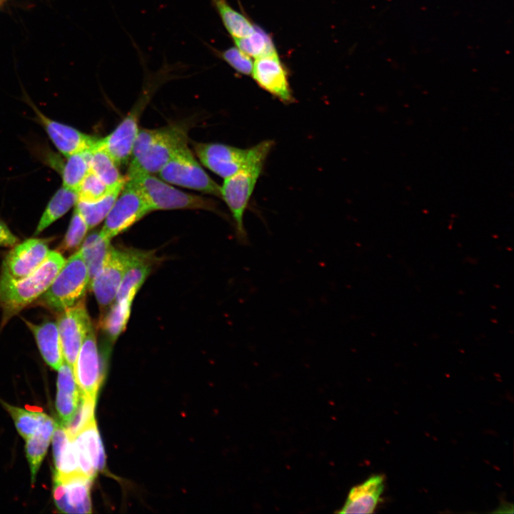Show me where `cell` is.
Wrapping results in <instances>:
<instances>
[{"instance_id":"cell-31","label":"cell","mask_w":514,"mask_h":514,"mask_svg":"<svg viewBox=\"0 0 514 514\" xmlns=\"http://www.w3.org/2000/svg\"><path fill=\"white\" fill-rule=\"evenodd\" d=\"M233 39L238 49L255 59L276 51L271 36L257 26L249 36Z\"/></svg>"},{"instance_id":"cell-13","label":"cell","mask_w":514,"mask_h":514,"mask_svg":"<svg viewBox=\"0 0 514 514\" xmlns=\"http://www.w3.org/2000/svg\"><path fill=\"white\" fill-rule=\"evenodd\" d=\"M130 250L112 246L100 271L91 282V289L101 308H106L115 300L119 287L126 271Z\"/></svg>"},{"instance_id":"cell-33","label":"cell","mask_w":514,"mask_h":514,"mask_svg":"<svg viewBox=\"0 0 514 514\" xmlns=\"http://www.w3.org/2000/svg\"><path fill=\"white\" fill-rule=\"evenodd\" d=\"M96 401V398L81 392L80 401L76 412L69 422L64 425L71 438H74L78 433L95 420L94 408Z\"/></svg>"},{"instance_id":"cell-35","label":"cell","mask_w":514,"mask_h":514,"mask_svg":"<svg viewBox=\"0 0 514 514\" xmlns=\"http://www.w3.org/2000/svg\"><path fill=\"white\" fill-rule=\"evenodd\" d=\"M111 190L95 173L90 171L76 191L78 201H96L106 196Z\"/></svg>"},{"instance_id":"cell-25","label":"cell","mask_w":514,"mask_h":514,"mask_svg":"<svg viewBox=\"0 0 514 514\" xmlns=\"http://www.w3.org/2000/svg\"><path fill=\"white\" fill-rule=\"evenodd\" d=\"M77 192L62 186L52 196L41 216L34 235H38L76 205Z\"/></svg>"},{"instance_id":"cell-11","label":"cell","mask_w":514,"mask_h":514,"mask_svg":"<svg viewBox=\"0 0 514 514\" xmlns=\"http://www.w3.org/2000/svg\"><path fill=\"white\" fill-rule=\"evenodd\" d=\"M49 242V239L32 238L15 245L6 256L1 273L13 279L29 276L47 257Z\"/></svg>"},{"instance_id":"cell-19","label":"cell","mask_w":514,"mask_h":514,"mask_svg":"<svg viewBox=\"0 0 514 514\" xmlns=\"http://www.w3.org/2000/svg\"><path fill=\"white\" fill-rule=\"evenodd\" d=\"M382 475H373L349 491L343 506L338 513H371L376 508L384 485Z\"/></svg>"},{"instance_id":"cell-15","label":"cell","mask_w":514,"mask_h":514,"mask_svg":"<svg viewBox=\"0 0 514 514\" xmlns=\"http://www.w3.org/2000/svg\"><path fill=\"white\" fill-rule=\"evenodd\" d=\"M143 106L138 104L118 126L108 136L99 139V144L114 159L118 166L131 158L138 133V120Z\"/></svg>"},{"instance_id":"cell-24","label":"cell","mask_w":514,"mask_h":514,"mask_svg":"<svg viewBox=\"0 0 514 514\" xmlns=\"http://www.w3.org/2000/svg\"><path fill=\"white\" fill-rule=\"evenodd\" d=\"M111 240L103 236L101 231L89 235L80 248L87 267L89 286L104 266L112 248Z\"/></svg>"},{"instance_id":"cell-30","label":"cell","mask_w":514,"mask_h":514,"mask_svg":"<svg viewBox=\"0 0 514 514\" xmlns=\"http://www.w3.org/2000/svg\"><path fill=\"white\" fill-rule=\"evenodd\" d=\"M66 158L61 169L63 186L76 191L90 171L91 150L74 153Z\"/></svg>"},{"instance_id":"cell-8","label":"cell","mask_w":514,"mask_h":514,"mask_svg":"<svg viewBox=\"0 0 514 514\" xmlns=\"http://www.w3.org/2000/svg\"><path fill=\"white\" fill-rule=\"evenodd\" d=\"M59 313L56 324L64 360L74 367L81 346L92 328L85 298Z\"/></svg>"},{"instance_id":"cell-28","label":"cell","mask_w":514,"mask_h":514,"mask_svg":"<svg viewBox=\"0 0 514 514\" xmlns=\"http://www.w3.org/2000/svg\"><path fill=\"white\" fill-rule=\"evenodd\" d=\"M125 183L126 181L116 186L98 201L92 202L77 201L76 209L84 219L89 229L95 227L105 219Z\"/></svg>"},{"instance_id":"cell-4","label":"cell","mask_w":514,"mask_h":514,"mask_svg":"<svg viewBox=\"0 0 514 514\" xmlns=\"http://www.w3.org/2000/svg\"><path fill=\"white\" fill-rule=\"evenodd\" d=\"M89 275L81 250L74 253L59 270L49 288L36 301L60 313L84 297Z\"/></svg>"},{"instance_id":"cell-17","label":"cell","mask_w":514,"mask_h":514,"mask_svg":"<svg viewBox=\"0 0 514 514\" xmlns=\"http://www.w3.org/2000/svg\"><path fill=\"white\" fill-rule=\"evenodd\" d=\"M79 465L82 475L91 478L104 468L105 453L94 420L74 438Z\"/></svg>"},{"instance_id":"cell-5","label":"cell","mask_w":514,"mask_h":514,"mask_svg":"<svg viewBox=\"0 0 514 514\" xmlns=\"http://www.w3.org/2000/svg\"><path fill=\"white\" fill-rule=\"evenodd\" d=\"M126 181L136 188L151 211L171 209H203L218 212L209 198L178 190L150 173L126 175Z\"/></svg>"},{"instance_id":"cell-12","label":"cell","mask_w":514,"mask_h":514,"mask_svg":"<svg viewBox=\"0 0 514 514\" xmlns=\"http://www.w3.org/2000/svg\"><path fill=\"white\" fill-rule=\"evenodd\" d=\"M193 148L201 163L223 178L238 171L246 163L249 152V148L219 143H197Z\"/></svg>"},{"instance_id":"cell-22","label":"cell","mask_w":514,"mask_h":514,"mask_svg":"<svg viewBox=\"0 0 514 514\" xmlns=\"http://www.w3.org/2000/svg\"><path fill=\"white\" fill-rule=\"evenodd\" d=\"M152 258L153 256L148 252L130 250L128 265L119 287L116 301L130 295L136 296L151 271Z\"/></svg>"},{"instance_id":"cell-6","label":"cell","mask_w":514,"mask_h":514,"mask_svg":"<svg viewBox=\"0 0 514 514\" xmlns=\"http://www.w3.org/2000/svg\"><path fill=\"white\" fill-rule=\"evenodd\" d=\"M158 173L171 184L221 198V186L203 170L188 145L177 151Z\"/></svg>"},{"instance_id":"cell-29","label":"cell","mask_w":514,"mask_h":514,"mask_svg":"<svg viewBox=\"0 0 514 514\" xmlns=\"http://www.w3.org/2000/svg\"><path fill=\"white\" fill-rule=\"evenodd\" d=\"M134 297L135 296L130 295L122 300L115 301L106 316L103 318L102 328L111 341H115L125 330Z\"/></svg>"},{"instance_id":"cell-1","label":"cell","mask_w":514,"mask_h":514,"mask_svg":"<svg viewBox=\"0 0 514 514\" xmlns=\"http://www.w3.org/2000/svg\"><path fill=\"white\" fill-rule=\"evenodd\" d=\"M273 144V141L266 140L249 148L244 166L236 173L224 178L221 187V198L231 213L237 240L243 245L248 243V234L243 225L244 213Z\"/></svg>"},{"instance_id":"cell-16","label":"cell","mask_w":514,"mask_h":514,"mask_svg":"<svg viewBox=\"0 0 514 514\" xmlns=\"http://www.w3.org/2000/svg\"><path fill=\"white\" fill-rule=\"evenodd\" d=\"M33 110L54 146L66 157L91 150L99 140L71 126L49 119L35 106H33Z\"/></svg>"},{"instance_id":"cell-21","label":"cell","mask_w":514,"mask_h":514,"mask_svg":"<svg viewBox=\"0 0 514 514\" xmlns=\"http://www.w3.org/2000/svg\"><path fill=\"white\" fill-rule=\"evenodd\" d=\"M25 322L33 333L45 362L58 370L64 360L57 324L51 321H44L38 325Z\"/></svg>"},{"instance_id":"cell-34","label":"cell","mask_w":514,"mask_h":514,"mask_svg":"<svg viewBox=\"0 0 514 514\" xmlns=\"http://www.w3.org/2000/svg\"><path fill=\"white\" fill-rule=\"evenodd\" d=\"M89 227L81 215L75 208L65 236L58 247L60 253L77 248L84 239Z\"/></svg>"},{"instance_id":"cell-18","label":"cell","mask_w":514,"mask_h":514,"mask_svg":"<svg viewBox=\"0 0 514 514\" xmlns=\"http://www.w3.org/2000/svg\"><path fill=\"white\" fill-rule=\"evenodd\" d=\"M58 371L56 407L61 424L65 425L77 409L81 390L76 383L73 366L64 361Z\"/></svg>"},{"instance_id":"cell-26","label":"cell","mask_w":514,"mask_h":514,"mask_svg":"<svg viewBox=\"0 0 514 514\" xmlns=\"http://www.w3.org/2000/svg\"><path fill=\"white\" fill-rule=\"evenodd\" d=\"M90 171L95 173L110 189L126 181L111 156L99 144V140L91 150Z\"/></svg>"},{"instance_id":"cell-3","label":"cell","mask_w":514,"mask_h":514,"mask_svg":"<svg viewBox=\"0 0 514 514\" xmlns=\"http://www.w3.org/2000/svg\"><path fill=\"white\" fill-rule=\"evenodd\" d=\"M65 261L61 253L49 251L43 263L24 278L13 279L0 274L2 325L44 293Z\"/></svg>"},{"instance_id":"cell-2","label":"cell","mask_w":514,"mask_h":514,"mask_svg":"<svg viewBox=\"0 0 514 514\" xmlns=\"http://www.w3.org/2000/svg\"><path fill=\"white\" fill-rule=\"evenodd\" d=\"M186 126L172 124L161 128L139 129L127 175L158 173L183 146L188 145Z\"/></svg>"},{"instance_id":"cell-36","label":"cell","mask_w":514,"mask_h":514,"mask_svg":"<svg viewBox=\"0 0 514 514\" xmlns=\"http://www.w3.org/2000/svg\"><path fill=\"white\" fill-rule=\"evenodd\" d=\"M220 56L235 71L243 75L252 73L253 61L236 46L228 48L220 53Z\"/></svg>"},{"instance_id":"cell-37","label":"cell","mask_w":514,"mask_h":514,"mask_svg":"<svg viewBox=\"0 0 514 514\" xmlns=\"http://www.w3.org/2000/svg\"><path fill=\"white\" fill-rule=\"evenodd\" d=\"M19 242V238L11 231L8 226L0 220V246L13 247Z\"/></svg>"},{"instance_id":"cell-23","label":"cell","mask_w":514,"mask_h":514,"mask_svg":"<svg viewBox=\"0 0 514 514\" xmlns=\"http://www.w3.org/2000/svg\"><path fill=\"white\" fill-rule=\"evenodd\" d=\"M56 425L54 420L47 415L38 430L26 440L25 450L32 483L35 481L39 468L46 453Z\"/></svg>"},{"instance_id":"cell-14","label":"cell","mask_w":514,"mask_h":514,"mask_svg":"<svg viewBox=\"0 0 514 514\" xmlns=\"http://www.w3.org/2000/svg\"><path fill=\"white\" fill-rule=\"evenodd\" d=\"M251 75L261 89L281 101L293 102L288 73L277 51L256 59Z\"/></svg>"},{"instance_id":"cell-10","label":"cell","mask_w":514,"mask_h":514,"mask_svg":"<svg viewBox=\"0 0 514 514\" xmlns=\"http://www.w3.org/2000/svg\"><path fill=\"white\" fill-rule=\"evenodd\" d=\"M91 480L82 474L54 476L53 495L58 510L64 513H90Z\"/></svg>"},{"instance_id":"cell-27","label":"cell","mask_w":514,"mask_h":514,"mask_svg":"<svg viewBox=\"0 0 514 514\" xmlns=\"http://www.w3.org/2000/svg\"><path fill=\"white\" fill-rule=\"evenodd\" d=\"M222 23L233 39L251 34L256 26L242 13L234 9L226 0H212Z\"/></svg>"},{"instance_id":"cell-9","label":"cell","mask_w":514,"mask_h":514,"mask_svg":"<svg viewBox=\"0 0 514 514\" xmlns=\"http://www.w3.org/2000/svg\"><path fill=\"white\" fill-rule=\"evenodd\" d=\"M104 367L91 328L81 346L74 366L75 378L83 393L96 398L104 378Z\"/></svg>"},{"instance_id":"cell-32","label":"cell","mask_w":514,"mask_h":514,"mask_svg":"<svg viewBox=\"0 0 514 514\" xmlns=\"http://www.w3.org/2000/svg\"><path fill=\"white\" fill-rule=\"evenodd\" d=\"M4 405L12 417L19 433L25 440L31 438L38 430L47 416L41 411L26 410L6 403Z\"/></svg>"},{"instance_id":"cell-20","label":"cell","mask_w":514,"mask_h":514,"mask_svg":"<svg viewBox=\"0 0 514 514\" xmlns=\"http://www.w3.org/2000/svg\"><path fill=\"white\" fill-rule=\"evenodd\" d=\"M54 476L68 477L81 474L74 443L65 427L56 424L52 435Z\"/></svg>"},{"instance_id":"cell-7","label":"cell","mask_w":514,"mask_h":514,"mask_svg":"<svg viewBox=\"0 0 514 514\" xmlns=\"http://www.w3.org/2000/svg\"><path fill=\"white\" fill-rule=\"evenodd\" d=\"M149 212V207L140 191L126 181L100 231L111 240L128 229Z\"/></svg>"}]
</instances>
